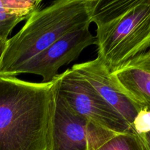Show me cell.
Masks as SVG:
<instances>
[{"label": "cell", "mask_w": 150, "mask_h": 150, "mask_svg": "<svg viewBox=\"0 0 150 150\" xmlns=\"http://www.w3.org/2000/svg\"><path fill=\"white\" fill-rule=\"evenodd\" d=\"M54 89L0 76V150H48Z\"/></svg>", "instance_id": "obj_1"}, {"label": "cell", "mask_w": 150, "mask_h": 150, "mask_svg": "<svg viewBox=\"0 0 150 150\" xmlns=\"http://www.w3.org/2000/svg\"><path fill=\"white\" fill-rule=\"evenodd\" d=\"M98 58L111 73L150 47V0H94Z\"/></svg>", "instance_id": "obj_2"}, {"label": "cell", "mask_w": 150, "mask_h": 150, "mask_svg": "<svg viewBox=\"0 0 150 150\" xmlns=\"http://www.w3.org/2000/svg\"><path fill=\"white\" fill-rule=\"evenodd\" d=\"M93 1L59 0L31 15L23 27L7 39L0 62V76H14L20 66L59 39L89 26Z\"/></svg>", "instance_id": "obj_3"}, {"label": "cell", "mask_w": 150, "mask_h": 150, "mask_svg": "<svg viewBox=\"0 0 150 150\" xmlns=\"http://www.w3.org/2000/svg\"><path fill=\"white\" fill-rule=\"evenodd\" d=\"M54 88L70 109L91 122L115 133L133 132L122 116L71 68L57 76Z\"/></svg>", "instance_id": "obj_4"}, {"label": "cell", "mask_w": 150, "mask_h": 150, "mask_svg": "<svg viewBox=\"0 0 150 150\" xmlns=\"http://www.w3.org/2000/svg\"><path fill=\"white\" fill-rule=\"evenodd\" d=\"M91 45H96V38L89 31V26H85L67 34L28 60L16 70L14 76L32 73L42 76L43 83H51L59 75L60 67L77 59Z\"/></svg>", "instance_id": "obj_5"}, {"label": "cell", "mask_w": 150, "mask_h": 150, "mask_svg": "<svg viewBox=\"0 0 150 150\" xmlns=\"http://www.w3.org/2000/svg\"><path fill=\"white\" fill-rule=\"evenodd\" d=\"M98 127L70 109L54 88L48 150H89Z\"/></svg>", "instance_id": "obj_6"}, {"label": "cell", "mask_w": 150, "mask_h": 150, "mask_svg": "<svg viewBox=\"0 0 150 150\" xmlns=\"http://www.w3.org/2000/svg\"><path fill=\"white\" fill-rule=\"evenodd\" d=\"M72 70L85 79L100 95L132 125L144 108L125 91L103 63L96 59L73 65ZM133 130V129H132Z\"/></svg>", "instance_id": "obj_7"}, {"label": "cell", "mask_w": 150, "mask_h": 150, "mask_svg": "<svg viewBox=\"0 0 150 150\" xmlns=\"http://www.w3.org/2000/svg\"><path fill=\"white\" fill-rule=\"evenodd\" d=\"M113 74L130 98L142 107L150 108V56L146 51Z\"/></svg>", "instance_id": "obj_8"}, {"label": "cell", "mask_w": 150, "mask_h": 150, "mask_svg": "<svg viewBox=\"0 0 150 150\" xmlns=\"http://www.w3.org/2000/svg\"><path fill=\"white\" fill-rule=\"evenodd\" d=\"M89 150H145L139 136L133 132L115 133L101 128L91 139Z\"/></svg>", "instance_id": "obj_9"}, {"label": "cell", "mask_w": 150, "mask_h": 150, "mask_svg": "<svg viewBox=\"0 0 150 150\" xmlns=\"http://www.w3.org/2000/svg\"><path fill=\"white\" fill-rule=\"evenodd\" d=\"M40 0H0V23L21 22L41 7Z\"/></svg>", "instance_id": "obj_10"}, {"label": "cell", "mask_w": 150, "mask_h": 150, "mask_svg": "<svg viewBox=\"0 0 150 150\" xmlns=\"http://www.w3.org/2000/svg\"><path fill=\"white\" fill-rule=\"evenodd\" d=\"M136 133L143 144L145 150H150V108L144 107L138 114L132 125Z\"/></svg>", "instance_id": "obj_11"}, {"label": "cell", "mask_w": 150, "mask_h": 150, "mask_svg": "<svg viewBox=\"0 0 150 150\" xmlns=\"http://www.w3.org/2000/svg\"><path fill=\"white\" fill-rule=\"evenodd\" d=\"M18 23V22L15 21L0 23V39L7 40L8 35Z\"/></svg>", "instance_id": "obj_12"}, {"label": "cell", "mask_w": 150, "mask_h": 150, "mask_svg": "<svg viewBox=\"0 0 150 150\" xmlns=\"http://www.w3.org/2000/svg\"><path fill=\"white\" fill-rule=\"evenodd\" d=\"M7 40L4 39H0V62H1V57H2L4 51L5 50L6 45H7Z\"/></svg>", "instance_id": "obj_13"}, {"label": "cell", "mask_w": 150, "mask_h": 150, "mask_svg": "<svg viewBox=\"0 0 150 150\" xmlns=\"http://www.w3.org/2000/svg\"><path fill=\"white\" fill-rule=\"evenodd\" d=\"M146 52H147L148 54H149V55L150 56V47H149V49H148L147 51H146Z\"/></svg>", "instance_id": "obj_14"}]
</instances>
